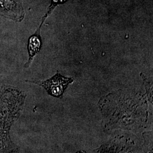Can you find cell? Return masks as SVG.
<instances>
[{"label": "cell", "instance_id": "obj_1", "mask_svg": "<svg viewBox=\"0 0 153 153\" xmlns=\"http://www.w3.org/2000/svg\"><path fill=\"white\" fill-rule=\"evenodd\" d=\"M26 81L43 87L48 94L52 97L61 98L68 86L73 82L74 79L72 78H66L60 73H57L49 79L44 81L38 80H27Z\"/></svg>", "mask_w": 153, "mask_h": 153}, {"label": "cell", "instance_id": "obj_4", "mask_svg": "<svg viewBox=\"0 0 153 153\" xmlns=\"http://www.w3.org/2000/svg\"><path fill=\"white\" fill-rule=\"evenodd\" d=\"M68 0H52L51 4V5H50L49 8H48V11H47L46 15L44 17H43V18L45 19V18L48 16L49 14L54 9V8H55L56 6L59 5V4H63L65 3Z\"/></svg>", "mask_w": 153, "mask_h": 153}, {"label": "cell", "instance_id": "obj_3", "mask_svg": "<svg viewBox=\"0 0 153 153\" xmlns=\"http://www.w3.org/2000/svg\"><path fill=\"white\" fill-rule=\"evenodd\" d=\"M43 23V22H42L40 27L36 31V32L34 33V34L31 36L28 39L27 49L29 58L27 62L25 65V68H27L30 66L33 57L40 51L42 47V39L40 34V30Z\"/></svg>", "mask_w": 153, "mask_h": 153}, {"label": "cell", "instance_id": "obj_2", "mask_svg": "<svg viewBox=\"0 0 153 153\" xmlns=\"http://www.w3.org/2000/svg\"><path fill=\"white\" fill-rule=\"evenodd\" d=\"M0 14L16 22L24 18L22 0H0Z\"/></svg>", "mask_w": 153, "mask_h": 153}]
</instances>
